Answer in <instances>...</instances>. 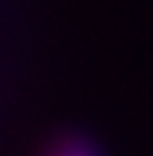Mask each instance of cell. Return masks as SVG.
Returning <instances> with one entry per match:
<instances>
[{
  "mask_svg": "<svg viewBox=\"0 0 153 156\" xmlns=\"http://www.w3.org/2000/svg\"><path fill=\"white\" fill-rule=\"evenodd\" d=\"M53 156H93V154L83 151V146H78V144H63Z\"/></svg>",
  "mask_w": 153,
  "mask_h": 156,
  "instance_id": "6da1fadb",
  "label": "cell"
}]
</instances>
